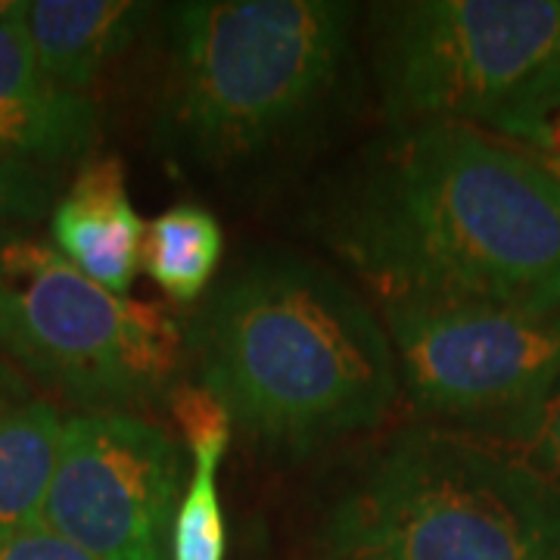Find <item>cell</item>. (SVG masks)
Wrapping results in <instances>:
<instances>
[{"instance_id": "ba28073f", "label": "cell", "mask_w": 560, "mask_h": 560, "mask_svg": "<svg viewBox=\"0 0 560 560\" xmlns=\"http://www.w3.org/2000/svg\"><path fill=\"white\" fill-rule=\"evenodd\" d=\"M187 452L140 415H72L40 526L97 560H168Z\"/></svg>"}, {"instance_id": "3957f363", "label": "cell", "mask_w": 560, "mask_h": 560, "mask_svg": "<svg viewBox=\"0 0 560 560\" xmlns=\"http://www.w3.org/2000/svg\"><path fill=\"white\" fill-rule=\"evenodd\" d=\"M355 7L340 0H187L165 13L153 135L175 168L246 175L296 156L346 113Z\"/></svg>"}, {"instance_id": "4fadbf2b", "label": "cell", "mask_w": 560, "mask_h": 560, "mask_svg": "<svg viewBox=\"0 0 560 560\" xmlns=\"http://www.w3.org/2000/svg\"><path fill=\"white\" fill-rule=\"evenodd\" d=\"M467 436H477L486 445L499 448L501 455L523 464L541 482L560 492V377L517 415Z\"/></svg>"}, {"instance_id": "d6986e66", "label": "cell", "mask_w": 560, "mask_h": 560, "mask_svg": "<svg viewBox=\"0 0 560 560\" xmlns=\"http://www.w3.org/2000/svg\"><path fill=\"white\" fill-rule=\"evenodd\" d=\"M0 560H97L47 526H32L0 536Z\"/></svg>"}, {"instance_id": "8992f818", "label": "cell", "mask_w": 560, "mask_h": 560, "mask_svg": "<svg viewBox=\"0 0 560 560\" xmlns=\"http://www.w3.org/2000/svg\"><path fill=\"white\" fill-rule=\"evenodd\" d=\"M560 72V0L374 7V79L393 128H486Z\"/></svg>"}, {"instance_id": "5b68a950", "label": "cell", "mask_w": 560, "mask_h": 560, "mask_svg": "<svg viewBox=\"0 0 560 560\" xmlns=\"http://www.w3.org/2000/svg\"><path fill=\"white\" fill-rule=\"evenodd\" d=\"M0 355L79 415H135L168 399L187 346L162 305L103 290L22 231L0 237Z\"/></svg>"}, {"instance_id": "7c38bea8", "label": "cell", "mask_w": 560, "mask_h": 560, "mask_svg": "<svg viewBox=\"0 0 560 560\" xmlns=\"http://www.w3.org/2000/svg\"><path fill=\"white\" fill-rule=\"evenodd\" d=\"M224 253L219 219L197 202H178L147 224L140 271L168 300L197 302L209 290Z\"/></svg>"}, {"instance_id": "44dd1931", "label": "cell", "mask_w": 560, "mask_h": 560, "mask_svg": "<svg viewBox=\"0 0 560 560\" xmlns=\"http://www.w3.org/2000/svg\"><path fill=\"white\" fill-rule=\"evenodd\" d=\"M327 560H330V558H327Z\"/></svg>"}, {"instance_id": "9a60e30c", "label": "cell", "mask_w": 560, "mask_h": 560, "mask_svg": "<svg viewBox=\"0 0 560 560\" xmlns=\"http://www.w3.org/2000/svg\"><path fill=\"white\" fill-rule=\"evenodd\" d=\"M486 131L521 147L551 178L560 180V72L548 75L499 119L489 121Z\"/></svg>"}, {"instance_id": "ffe728a7", "label": "cell", "mask_w": 560, "mask_h": 560, "mask_svg": "<svg viewBox=\"0 0 560 560\" xmlns=\"http://www.w3.org/2000/svg\"><path fill=\"white\" fill-rule=\"evenodd\" d=\"M32 399H35V393H32L28 381H25V374H22L13 361H7L0 355V411L16 408L22 401Z\"/></svg>"}, {"instance_id": "30bf717a", "label": "cell", "mask_w": 560, "mask_h": 560, "mask_svg": "<svg viewBox=\"0 0 560 560\" xmlns=\"http://www.w3.org/2000/svg\"><path fill=\"white\" fill-rule=\"evenodd\" d=\"M153 10L138 0H28L22 22L40 72L84 94L135 47Z\"/></svg>"}, {"instance_id": "e0dca14e", "label": "cell", "mask_w": 560, "mask_h": 560, "mask_svg": "<svg viewBox=\"0 0 560 560\" xmlns=\"http://www.w3.org/2000/svg\"><path fill=\"white\" fill-rule=\"evenodd\" d=\"M165 405L194 458V467L200 464L221 467L234 440V420L228 415V408L200 383H178L168 393Z\"/></svg>"}, {"instance_id": "8fae6325", "label": "cell", "mask_w": 560, "mask_h": 560, "mask_svg": "<svg viewBox=\"0 0 560 560\" xmlns=\"http://www.w3.org/2000/svg\"><path fill=\"white\" fill-rule=\"evenodd\" d=\"M66 418L50 399L0 411V536L40 526Z\"/></svg>"}, {"instance_id": "5bb4252c", "label": "cell", "mask_w": 560, "mask_h": 560, "mask_svg": "<svg viewBox=\"0 0 560 560\" xmlns=\"http://www.w3.org/2000/svg\"><path fill=\"white\" fill-rule=\"evenodd\" d=\"M215 477L219 467L212 464L194 467L172 523L168 560H224L228 555V526Z\"/></svg>"}, {"instance_id": "52a82bcc", "label": "cell", "mask_w": 560, "mask_h": 560, "mask_svg": "<svg viewBox=\"0 0 560 560\" xmlns=\"http://www.w3.org/2000/svg\"><path fill=\"white\" fill-rule=\"evenodd\" d=\"M399 389L423 418L482 433L560 377V312L480 302H386Z\"/></svg>"}, {"instance_id": "9c48e42d", "label": "cell", "mask_w": 560, "mask_h": 560, "mask_svg": "<svg viewBox=\"0 0 560 560\" xmlns=\"http://www.w3.org/2000/svg\"><path fill=\"white\" fill-rule=\"evenodd\" d=\"M147 224L128 197L119 156H91L75 168L50 215V243L84 278L128 296L140 275Z\"/></svg>"}, {"instance_id": "7a4b0ae2", "label": "cell", "mask_w": 560, "mask_h": 560, "mask_svg": "<svg viewBox=\"0 0 560 560\" xmlns=\"http://www.w3.org/2000/svg\"><path fill=\"white\" fill-rule=\"evenodd\" d=\"M184 346L234 430L283 458L381 427L399 393L383 320L296 253L243 259L190 315Z\"/></svg>"}, {"instance_id": "2e32d148", "label": "cell", "mask_w": 560, "mask_h": 560, "mask_svg": "<svg viewBox=\"0 0 560 560\" xmlns=\"http://www.w3.org/2000/svg\"><path fill=\"white\" fill-rule=\"evenodd\" d=\"M62 168L0 153V237L32 231L60 202Z\"/></svg>"}, {"instance_id": "ac0fdd59", "label": "cell", "mask_w": 560, "mask_h": 560, "mask_svg": "<svg viewBox=\"0 0 560 560\" xmlns=\"http://www.w3.org/2000/svg\"><path fill=\"white\" fill-rule=\"evenodd\" d=\"M50 79L40 72L32 40L22 22V3H10L0 16V106L38 91Z\"/></svg>"}, {"instance_id": "277c9868", "label": "cell", "mask_w": 560, "mask_h": 560, "mask_svg": "<svg viewBox=\"0 0 560 560\" xmlns=\"http://www.w3.org/2000/svg\"><path fill=\"white\" fill-rule=\"evenodd\" d=\"M330 560H560V492L477 436L399 430L346 480Z\"/></svg>"}, {"instance_id": "6da1fadb", "label": "cell", "mask_w": 560, "mask_h": 560, "mask_svg": "<svg viewBox=\"0 0 560 560\" xmlns=\"http://www.w3.org/2000/svg\"><path fill=\"white\" fill-rule=\"evenodd\" d=\"M381 302L560 312V180L458 121L393 128L305 212Z\"/></svg>"}]
</instances>
